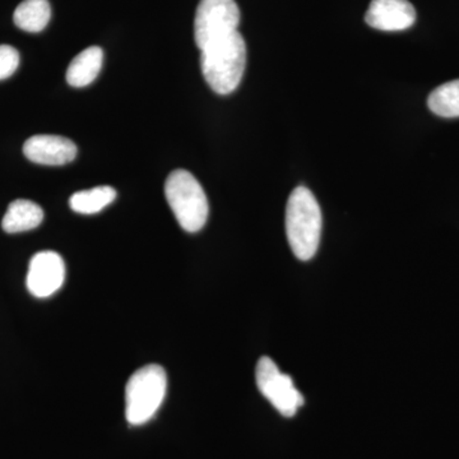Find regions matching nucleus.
I'll return each instance as SVG.
<instances>
[{"instance_id":"nucleus-1","label":"nucleus","mask_w":459,"mask_h":459,"mask_svg":"<svg viewBox=\"0 0 459 459\" xmlns=\"http://www.w3.org/2000/svg\"><path fill=\"white\" fill-rule=\"evenodd\" d=\"M247 65V45L238 31L222 36L201 49V68L205 82L219 93L238 89Z\"/></svg>"},{"instance_id":"nucleus-2","label":"nucleus","mask_w":459,"mask_h":459,"mask_svg":"<svg viewBox=\"0 0 459 459\" xmlns=\"http://www.w3.org/2000/svg\"><path fill=\"white\" fill-rule=\"evenodd\" d=\"M322 210L309 189L298 186L286 207V235L292 253L300 261L316 255L322 235Z\"/></svg>"},{"instance_id":"nucleus-3","label":"nucleus","mask_w":459,"mask_h":459,"mask_svg":"<svg viewBox=\"0 0 459 459\" xmlns=\"http://www.w3.org/2000/svg\"><path fill=\"white\" fill-rule=\"evenodd\" d=\"M168 376L164 368L151 364L135 371L126 386V418L133 427L146 424L165 400Z\"/></svg>"},{"instance_id":"nucleus-4","label":"nucleus","mask_w":459,"mask_h":459,"mask_svg":"<svg viewBox=\"0 0 459 459\" xmlns=\"http://www.w3.org/2000/svg\"><path fill=\"white\" fill-rule=\"evenodd\" d=\"M165 195L181 229L198 232L204 228L210 205L201 184L189 171H172L166 179Z\"/></svg>"},{"instance_id":"nucleus-5","label":"nucleus","mask_w":459,"mask_h":459,"mask_svg":"<svg viewBox=\"0 0 459 459\" xmlns=\"http://www.w3.org/2000/svg\"><path fill=\"white\" fill-rule=\"evenodd\" d=\"M255 380L261 394L285 418H292L303 406V394L296 389L291 377L283 374L268 356L259 359Z\"/></svg>"},{"instance_id":"nucleus-6","label":"nucleus","mask_w":459,"mask_h":459,"mask_svg":"<svg viewBox=\"0 0 459 459\" xmlns=\"http://www.w3.org/2000/svg\"><path fill=\"white\" fill-rule=\"evenodd\" d=\"M238 23L240 9L235 0H201L195 20V40L198 49L238 31Z\"/></svg>"},{"instance_id":"nucleus-7","label":"nucleus","mask_w":459,"mask_h":459,"mask_svg":"<svg viewBox=\"0 0 459 459\" xmlns=\"http://www.w3.org/2000/svg\"><path fill=\"white\" fill-rule=\"evenodd\" d=\"M65 280V263L56 252H40L32 256L26 285L35 298H49L62 289Z\"/></svg>"},{"instance_id":"nucleus-8","label":"nucleus","mask_w":459,"mask_h":459,"mask_svg":"<svg viewBox=\"0 0 459 459\" xmlns=\"http://www.w3.org/2000/svg\"><path fill=\"white\" fill-rule=\"evenodd\" d=\"M77 146L60 135H33L23 144V153L30 161L39 165L62 166L77 157Z\"/></svg>"},{"instance_id":"nucleus-9","label":"nucleus","mask_w":459,"mask_h":459,"mask_svg":"<svg viewBox=\"0 0 459 459\" xmlns=\"http://www.w3.org/2000/svg\"><path fill=\"white\" fill-rule=\"evenodd\" d=\"M365 21L380 31H403L415 23L416 11L409 0H371Z\"/></svg>"},{"instance_id":"nucleus-10","label":"nucleus","mask_w":459,"mask_h":459,"mask_svg":"<svg viewBox=\"0 0 459 459\" xmlns=\"http://www.w3.org/2000/svg\"><path fill=\"white\" fill-rule=\"evenodd\" d=\"M104 51L99 47L87 48L72 60L66 71V82L75 89L89 86L102 68Z\"/></svg>"},{"instance_id":"nucleus-11","label":"nucleus","mask_w":459,"mask_h":459,"mask_svg":"<svg viewBox=\"0 0 459 459\" xmlns=\"http://www.w3.org/2000/svg\"><path fill=\"white\" fill-rule=\"evenodd\" d=\"M44 220V211L40 205L26 199H17L9 204L3 217L2 228L7 234L30 231L39 228Z\"/></svg>"},{"instance_id":"nucleus-12","label":"nucleus","mask_w":459,"mask_h":459,"mask_svg":"<svg viewBox=\"0 0 459 459\" xmlns=\"http://www.w3.org/2000/svg\"><path fill=\"white\" fill-rule=\"evenodd\" d=\"M50 3L48 0H23L13 14L14 23L27 32H40L49 23Z\"/></svg>"},{"instance_id":"nucleus-13","label":"nucleus","mask_w":459,"mask_h":459,"mask_svg":"<svg viewBox=\"0 0 459 459\" xmlns=\"http://www.w3.org/2000/svg\"><path fill=\"white\" fill-rule=\"evenodd\" d=\"M115 198H117V190L113 186H96V188L74 193L69 199V205L74 212L93 214L113 204Z\"/></svg>"},{"instance_id":"nucleus-14","label":"nucleus","mask_w":459,"mask_h":459,"mask_svg":"<svg viewBox=\"0 0 459 459\" xmlns=\"http://www.w3.org/2000/svg\"><path fill=\"white\" fill-rule=\"evenodd\" d=\"M428 107L442 117H459V80L451 81L435 89L428 99Z\"/></svg>"},{"instance_id":"nucleus-15","label":"nucleus","mask_w":459,"mask_h":459,"mask_svg":"<svg viewBox=\"0 0 459 459\" xmlns=\"http://www.w3.org/2000/svg\"><path fill=\"white\" fill-rule=\"evenodd\" d=\"M20 65V54L13 47L0 45V81L7 80Z\"/></svg>"}]
</instances>
